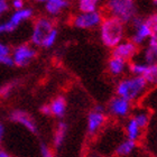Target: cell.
<instances>
[{
	"label": "cell",
	"instance_id": "cell-23",
	"mask_svg": "<svg viewBox=\"0 0 157 157\" xmlns=\"http://www.w3.org/2000/svg\"><path fill=\"white\" fill-rule=\"evenodd\" d=\"M75 2L78 11L88 13V11H95L100 9L103 0H75Z\"/></svg>",
	"mask_w": 157,
	"mask_h": 157
},
{
	"label": "cell",
	"instance_id": "cell-15",
	"mask_svg": "<svg viewBox=\"0 0 157 157\" xmlns=\"http://www.w3.org/2000/svg\"><path fill=\"white\" fill-rule=\"evenodd\" d=\"M44 6V11L46 16L49 18H54L62 15L65 10H67L71 6V0H52L46 2Z\"/></svg>",
	"mask_w": 157,
	"mask_h": 157
},
{
	"label": "cell",
	"instance_id": "cell-13",
	"mask_svg": "<svg viewBox=\"0 0 157 157\" xmlns=\"http://www.w3.org/2000/svg\"><path fill=\"white\" fill-rule=\"evenodd\" d=\"M128 66H129V62H126L124 59H119V57H115L111 56L109 59L108 63H107V70L108 73L112 78H121L128 73Z\"/></svg>",
	"mask_w": 157,
	"mask_h": 157
},
{
	"label": "cell",
	"instance_id": "cell-24",
	"mask_svg": "<svg viewBox=\"0 0 157 157\" xmlns=\"http://www.w3.org/2000/svg\"><path fill=\"white\" fill-rule=\"evenodd\" d=\"M143 78H145L149 89L157 88V64L147 65Z\"/></svg>",
	"mask_w": 157,
	"mask_h": 157
},
{
	"label": "cell",
	"instance_id": "cell-34",
	"mask_svg": "<svg viewBox=\"0 0 157 157\" xmlns=\"http://www.w3.org/2000/svg\"><path fill=\"white\" fill-rule=\"evenodd\" d=\"M3 136H5V126H3L2 122H0V145H1Z\"/></svg>",
	"mask_w": 157,
	"mask_h": 157
},
{
	"label": "cell",
	"instance_id": "cell-36",
	"mask_svg": "<svg viewBox=\"0 0 157 157\" xmlns=\"http://www.w3.org/2000/svg\"><path fill=\"white\" fill-rule=\"evenodd\" d=\"M153 2H154L155 5H157V0H153Z\"/></svg>",
	"mask_w": 157,
	"mask_h": 157
},
{
	"label": "cell",
	"instance_id": "cell-3",
	"mask_svg": "<svg viewBox=\"0 0 157 157\" xmlns=\"http://www.w3.org/2000/svg\"><path fill=\"white\" fill-rule=\"evenodd\" d=\"M105 11L107 16L120 20L124 25L130 23L137 13L135 0H105Z\"/></svg>",
	"mask_w": 157,
	"mask_h": 157
},
{
	"label": "cell",
	"instance_id": "cell-7",
	"mask_svg": "<svg viewBox=\"0 0 157 157\" xmlns=\"http://www.w3.org/2000/svg\"><path fill=\"white\" fill-rule=\"evenodd\" d=\"M129 24H130V33H129L130 38H129V40H131L138 47L146 45L148 39L154 34L147 19H141V18L136 16Z\"/></svg>",
	"mask_w": 157,
	"mask_h": 157
},
{
	"label": "cell",
	"instance_id": "cell-35",
	"mask_svg": "<svg viewBox=\"0 0 157 157\" xmlns=\"http://www.w3.org/2000/svg\"><path fill=\"white\" fill-rule=\"evenodd\" d=\"M34 2L36 3H40V5H45L46 2H48V1H52V0H33Z\"/></svg>",
	"mask_w": 157,
	"mask_h": 157
},
{
	"label": "cell",
	"instance_id": "cell-18",
	"mask_svg": "<svg viewBox=\"0 0 157 157\" xmlns=\"http://www.w3.org/2000/svg\"><path fill=\"white\" fill-rule=\"evenodd\" d=\"M135 59L145 63L147 65L157 64V46L146 44L141 51H138V54Z\"/></svg>",
	"mask_w": 157,
	"mask_h": 157
},
{
	"label": "cell",
	"instance_id": "cell-4",
	"mask_svg": "<svg viewBox=\"0 0 157 157\" xmlns=\"http://www.w3.org/2000/svg\"><path fill=\"white\" fill-rule=\"evenodd\" d=\"M35 16V11L32 7L26 6L23 9L13 10L9 17L5 20H0V36H5L13 33L23 24L32 20Z\"/></svg>",
	"mask_w": 157,
	"mask_h": 157
},
{
	"label": "cell",
	"instance_id": "cell-5",
	"mask_svg": "<svg viewBox=\"0 0 157 157\" xmlns=\"http://www.w3.org/2000/svg\"><path fill=\"white\" fill-rule=\"evenodd\" d=\"M55 23L53 18H49L47 16H39L36 17L33 21V26L30 30L29 43L35 47H42V44L44 39L47 37L53 28H55Z\"/></svg>",
	"mask_w": 157,
	"mask_h": 157
},
{
	"label": "cell",
	"instance_id": "cell-28",
	"mask_svg": "<svg viewBox=\"0 0 157 157\" xmlns=\"http://www.w3.org/2000/svg\"><path fill=\"white\" fill-rule=\"evenodd\" d=\"M16 88V82H9V83H6L3 84L1 88H0V98L6 99L8 98L11 92L13 91V89Z\"/></svg>",
	"mask_w": 157,
	"mask_h": 157
},
{
	"label": "cell",
	"instance_id": "cell-19",
	"mask_svg": "<svg viewBox=\"0 0 157 157\" xmlns=\"http://www.w3.org/2000/svg\"><path fill=\"white\" fill-rule=\"evenodd\" d=\"M49 109H51V116L59 119H62L66 113V109H67V102L66 99L62 95L55 97L52 101L48 103Z\"/></svg>",
	"mask_w": 157,
	"mask_h": 157
},
{
	"label": "cell",
	"instance_id": "cell-1",
	"mask_svg": "<svg viewBox=\"0 0 157 157\" xmlns=\"http://www.w3.org/2000/svg\"><path fill=\"white\" fill-rule=\"evenodd\" d=\"M149 86L143 76L124 75L117 82L115 88L116 95L127 100L132 105H137L144 99Z\"/></svg>",
	"mask_w": 157,
	"mask_h": 157
},
{
	"label": "cell",
	"instance_id": "cell-27",
	"mask_svg": "<svg viewBox=\"0 0 157 157\" xmlns=\"http://www.w3.org/2000/svg\"><path fill=\"white\" fill-rule=\"evenodd\" d=\"M57 39H59V29H57V27H55V28H53L52 32L47 35V37L44 39V42H43V44H42V48H45V49L52 48L53 46L56 44Z\"/></svg>",
	"mask_w": 157,
	"mask_h": 157
},
{
	"label": "cell",
	"instance_id": "cell-14",
	"mask_svg": "<svg viewBox=\"0 0 157 157\" xmlns=\"http://www.w3.org/2000/svg\"><path fill=\"white\" fill-rule=\"evenodd\" d=\"M143 139L148 151L157 156V119L151 118L147 129L144 132Z\"/></svg>",
	"mask_w": 157,
	"mask_h": 157
},
{
	"label": "cell",
	"instance_id": "cell-32",
	"mask_svg": "<svg viewBox=\"0 0 157 157\" xmlns=\"http://www.w3.org/2000/svg\"><path fill=\"white\" fill-rule=\"evenodd\" d=\"M147 21H148V24H149V26L151 27V30H153V33L157 34V13L148 17Z\"/></svg>",
	"mask_w": 157,
	"mask_h": 157
},
{
	"label": "cell",
	"instance_id": "cell-25",
	"mask_svg": "<svg viewBox=\"0 0 157 157\" xmlns=\"http://www.w3.org/2000/svg\"><path fill=\"white\" fill-rule=\"evenodd\" d=\"M0 64L6 66H13L11 59V48L2 40H0Z\"/></svg>",
	"mask_w": 157,
	"mask_h": 157
},
{
	"label": "cell",
	"instance_id": "cell-17",
	"mask_svg": "<svg viewBox=\"0 0 157 157\" xmlns=\"http://www.w3.org/2000/svg\"><path fill=\"white\" fill-rule=\"evenodd\" d=\"M130 117L132 118V119L138 124V126L145 131L147 129L149 122H151L153 115H151V112L149 111L148 109L144 108V107L140 105H134Z\"/></svg>",
	"mask_w": 157,
	"mask_h": 157
},
{
	"label": "cell",
	"instance_id": "cell-21",
	"mask_svg": "<svg viewBox=\"0 0 157 157\" xmlns=\"http://www.w3.org/2000/svg\"><path fill=\"white\" fill-rule=\"evenodd\" d=\"M138 146V143H135L129 139H122L119 144L116 146L115 154L117 157H128L136 151V148Z\"/></svg>",
	"mask_w": 157,
	"mask_h": 157
},
{
	"label": "cell",
	"instance_id": "cell-8",
	"mask_svg": "<svg viewBox=\"0 0 157 157\" xmlns=\"http://www.w3.org/2000/svg\"><path fill=\"white\" fill-rule=\"evenodd\" d=\"M37 48L30 43H21L11 49V59L13 66L26 67L37 57Z\"/></svg>",
	"mask_w": 157,
	"mask_h": 157
},
{
	"label": "cell",
	"instance_id": "cell-10",
	"mask_svg": "<svg viewBox=\"0 0 157 157\" xmlns=\"http://www.w3.org/2000/svg\"><path fill=\"white\" fill-rule=\"evenodd\" d=\"M134 105L127 100L115 95L109 100L105 111L111 118H115L118 120H126L130 117Z\"/></svg>",
	"mask_w": 157,
	"mask_h": 157
},
{
	"label": "cell",
	"instance_id": "cell-22",
	"mask_svg": "<svg viewBox=\"0 0 157 157\" xmlns=\"http://www.w3.org/2000/svg\"><path fill=\"white\" fill-rule=\"evenodd\" d=\"M139 105L148 109L151 112H157V88L149 89Z\"/></svg>",
	"mask_w": 157,
	"mask_h": 157
},
{
	"label": "cell",
	"instance_id": "cell-31",
	"mask_svg": "<svg viewBox=\"0 0 157 157\" xmlns=\"http://www.w3.org/2000/svg\"><path fill=\"white\" fill-rule=\"evenodd\" d=\"M40 156L42 157H55L53 151L47 146V145L43 144L40 146Z\"/></svg>",
	"mask_w": 157,
	"mask_h": 157
},
{
	"label": "cell",
	"instance_id": "cell-33",
	"mask_svg": "<svg viewBox=\"0 0 157 157\" xmlns=\"http://www.w3.org/2000/svg\"><path fill=\"white\" fill-rule=\"evenodd\" d=\"M39 111H40V113L44 116H51V109H49V105H47V103L43 105L42 107L39 108Z\"/></svg>",
	"mask_w": 157,
	"mask_h": 157
},
{
	"label": "cell",
	"instance_id": "cell-26",
	"mask_svg": "<svg viewBox=\"0 0 157 157\" xmlns=\"http://www.w3.org/2000/svg\"><path fill=\"white\" fill-rule=\"evenodd\" d=\"M146 67H147V64H145V63H141V62H139V61L134 59L132 62L129 63V66H128V72H129L130 75L143 76L144 75L145 71H146Z\"/></svg>",
	"mask_w": 157,
	"mask_h": 157
},
{
	"label": "cell",
	"instance_id": "cell-29",
	"mask_svg": "<svg viewBox=\"0 0 157 157\" xmlns=\"http://www.w3.org/2000/svg\"><path fill=\"white\" fill-rule=\"evenodd\" d=\"M10 10L9 0H0V20H2V17Z\"/></svg>",
	"mask_w": 157,
	"mask_h": 157
},
{
	"label": "cell",
	"instance_id": "cell-12",
	"mask_svg": "<svg viewBox=\"0 0 157 157\" xmlns=\"http://www.w3.org/2000/svg\"><path fill=\"white\" fill-rule=\"evenodd\" d=\"M10 120L13 122H16L18 124H21L25 127L29 132L35 134L37 131V124L34 120V118L28 113V112L24 111V110H13L10 112Z\"/></svg>",
	"mask_w": 157,
	"mask_h": 157
},
{
	"label": "cell",
	"instance_id": "cell-6",
	"mask_svg": "<svg viewBox=\"0 0 157 157\" xmlns=\"http://www.w3.org/2000/svg\"><path fill=\"white\" fill-rule=\"evenodd\" d=\"M105 15L100 10L95 11H88V13H76L71 19L72 26L76 29L81 30H93L99 28Z\"/></svg>",
	"mask_w": 157,
	"mask_h": 157
},
{
	"label": "cell",
	"instance_id": "cell-20",
	"mask_svg": "<svg viewBox=\"0 0 157 157\" xmlns=\"http://www.w3.org/2000/svg\"><path fill=\"white\" fill-rule=\"evenodd\" d=\"M67 134V124L64 121H59L53 134V147L59 149L63 146Z\"/></svg>",
	"mask_w": 157,
	"mask_h": 157
},
{
	"label": "cell",
	"instance_id": "cell-2",
	"mask_svg": "<svg viewBox=\"0 0 157 157\" xmlns=\"http://www.w3.org/2000/svg\"><path fill=\"white\" fill-rule=\"evenodd\" d=\"M100 40L105 47L113 48L121 43L126 36V25L113 17L105 16L99 26Z\"/></svg>",
	"mask_w": 157,
	"mask_h": 157
},
{
	"label": "cell",
	"instance_id": "cell-30",
	"mask_svg": "<svg viewBox=\"0 0 157 157\" xmlns=\"http://www.w3.org/2000/svg\"><path fill=\"white\" fill-rule=\"evenodd\" d=\"M9 3L10 8H13V10H19L26 7V1L25 0H10Z\"/></svg>",
	"mask_w": 157,
	"mask_h": 157
},
{
	"label": "cell",
	"instance_id": "cell-11",
	"mask_svg": "<svg viewBox=\"0 0 157 157\" xmlns=\"http://www.w3.org/2000/svg\"><path fill=\"white\" fill-rule=\"evenodd\" d=\"M138 51H139V47L135 45L131 40L124 39L122 42L119 43L117 46H115L111 49V56L119 57L126 62H129V61H134L138 54Z\"/></svg>",
	"mask_w": 157,
	"mask_h": 157
},
{
	"label": "cell",
	"instance_id": "cell-16",
	"mask_svg": "<svg viewBox=\"0 0 157 157\" xmlns=\"http://www.w3.org/2000/svg\"><path fill=\"white\" fill-rule=\"evenodd\" d=\"M124 135H126V138L129 139V140L135 141V143H139V141L143 140L144 132H145L131 117L127 118L124 120Z\"/></svg>",
	"mask_w": 157,
	"mask_h": 157
},
{
	"label": "cell",
	"instance_id": "cell-9",
	"mask_svg": "<svg viewBox=\"0 0 157 157\" xmlns=\"http://www.w3.org/2000/svg\"><path fill=\"white\" fill-rule=\"evenodd\" d=\"M107 122L105 108L101 105H94V108L88 113L86 117V132L90 137H94L101 131Z\"/></svg>",
	"mask_w": 157,
	"mask_h": 157
}]
</instances>
